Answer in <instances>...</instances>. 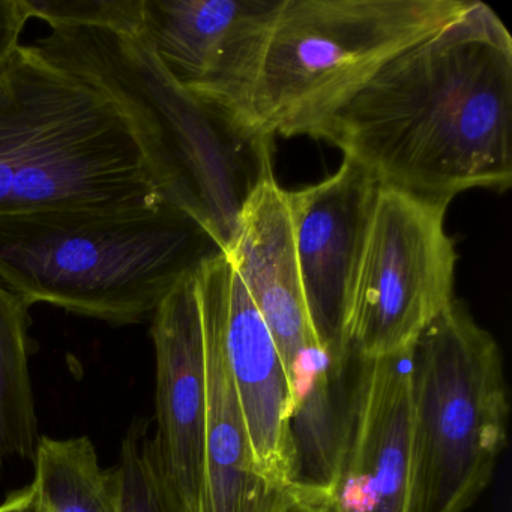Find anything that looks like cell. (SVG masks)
Listing matches in <instances>:
<instances>
[{"label": "cell", "mask_w": 512, "mask_h": 512, "mask_svg": "<svg viewBox=\"0 0 512 512\" xmlns=\"http://www.w3.org/2000/svg\"><path fill=\"white\" fill-rule=\"evenodd\" d=\"M512 38L472 0L451 22L386 62L311 139L377 184L449 205L512 184Z\"/></svg>", "instance_id": "1"}, {"label": "cell", "mask_w": 512, "mask_h": 512, "mask_svg": "<svg viewBox=\"0 0 512 512\" xmlns=\"http://www.w3.org/2000/svg\"><path fill=\"white\" fill-rule=\"evenodd\" d=\"M127 118L161 202L193 218L226 253L245 203L274 178L272 143L164 67L142 28H50L28 44Z\"/></svg>", "instance_id": "2"}, {"label": "cell", "mask_w": 512, "mask_h": 512, "mask_svg": "<svg viewBox=\"0 0 512 512\" xmlns=\"http://www.w3.org/2000/svg\"><path fill=\"white\" fill-rule=\"evenodd\" d=\"M472 0H268L200 92L251 130L313 137L386 62Z\"/></svg>", "instance_id": "3"}, {"label": "cell", "mask_w": 512, "mask_h": 512, "mask_svg": "<svg viewBox=\"0 0 512 512\" xmlns=\"http://www.w3.org/2000/svg\"><path fill=\"white\" fill-rule=\"evenodd\" d=\"M223 253L193 218L158 203L127 211L0 217V284L113 325L152 319L164 299Z\"/></svg>", "instance_id": "4"}, {"label": "cell", "mask_w": 512, "mask_h": 512, "mask_svg": "<svg viewBox=\"0 0 512 512\" xmlns=\"http://www.w3.org/2000/svg\"><path fill=\"white\" fill-rule=\"evenodd\" d=\"M158 203L118 107L20 46L0 70V217Z\"/></svg>", "instance_id": "5"}, {"label": "cell", "mask_w": 512, "mask_h": 512, "mask_svg": "<svg viewBox=\"0 0 512 512\" xmlns=\"http://www.w3.org/2000/svg\"><path fill=\"white\" fill-rule=\"evenodd\" d=\"M410 358L409 512H464L491 481L506 442L502 352L454 299L421 332Z\"/></svg>", "instance_id": "6"}, {"label": "cell", "mask_w": 512, "mask_h": 512, "mask_svg": "<svg viewBox=\"0 0 512 512\" xmlns=\"http://www.w3.org/2000/svg\"><path fill=\"white\" fill-rule=\"evenodd\" d=\"M448 205L377 185L359 260L349 346L374 361L406 352L454 301Z\"/></svg>", "instance_id": "7"}, {"label": "cell", "mask_w": 512, "mask_h": 512, "mask_svg": "<svg viewBox=\"0 0 512 512\" xmlns=\"http://www.w3.org/2000/svg\"><path fill=\"white\" fill-rule=\"evenodd\" d=\"M377 181L344 158L337 172L289 191L299 277L311 328L326 361L349 347L359 260Z\"/></svg>", "instance_id": "8"}, {"label": "cell", "mask_w": 512, "mask_h": 512, "mask_svg": "<svg viewBox=\"0 0 512 512\" xmlns=\"http://www.w3.org/2000/svg\"><path fill=\"white\" fill-rule=\"evenodd\" d=\"M196 283L217 320L256 470L292 490L289 421L296 400L274 338L226 253L208 260L196 272Z\"/></svg>", "instance_id": "9"}, {"label": "cell", "mask_w": 512, "mask_h": 512, "mask_svg": "<svg viewBox=\"0 0 512 512\" xmlns=\"http://www.w3.org/2000/svg\"><path fill=\"white\" fill-rule=\"evenodd\" d=\"M226 254L274 338L298 403L326 359L302 292L289 191L275 178L263 181L245 203Z\"/></svg>", "instance_id": "10"}, {"label": "cell", "mask_w": 512, "mask_h": 512, "mask_svg": "<svg viewBox=\"0 0 512 512\" xmlns=\"http://www.w3.org/2000/svg\"><path fill=\"white\" fill-rule=\"evenodd\" d=\"M155 350V449L167 481L200 512L206 428V356L196 274L182 281L151 319Z\"/></svg>", "instance_id": "11"}, {"label": "cell", "mask_w": 512, "mask_h": 512, "mask_svg": "<svg viewBox=\"0 0 512 512\" xmlns=\"http://www.w3.org/2000/svg\"><path fill=\"white\" fill-rule=\"evenodd\" d=\"M410 349L371 361L358 424L328 497L331 512H409Z\"/></svg>", "instance_id": "12"}, {"label": "cell", "mask_w": 512, "mask_h": 512, "mask_svg": "<svg viewBox=\"0 0 512 512\" xmlns=\"http://www.w3.org/2000/svg\"><path fill=\"white\" fill-rule=\"evenodd\" d=\"M199 301L206 356L205 460L200 512H281L296 493L271 484L257 472L217 320L200 293Z\"/></svg>", "instance_id": "13"}, {"label": "cell", "mask_w": 512, "mask_h": 512, "mask_svg": "<svg viewBox=\"0 0 512 512\" xmlns=\"http://www.w3.org/2000/svg\"><path fill=\"white\" fill-rule=\"evenodd\" d=\"M371 361L347 347L325 361L296 403L289 421V487L328 499L355 433Z\"/></svg>", "instance_id": "14"}, {"label": "cell", "mask_w": 512, "mask_h": 512, "mask_svg": "<svg viewBox=\"0 0 512 512\" xmlns=\"http://www.w3.org/2000/svg\"><path fill=\"white\" fill-rule=\"evenodd\" d=\"M268 0H143V19L164 67L199 94L220 77Z\"/></svg>", "instance_id": "15"}, {"label": "cell", "mask_w": 512, "mask_h": 512, "mask_svg": "<svg viewBox=\"0 0 512 512\" xmlns=\"http://www.w3.org/2000/svg\"><path fill=\"white\" fill-rule=\"evenodd\" d=\"M31 305L0 284V466L31 460L37 449V407L31 380Z\"/></svg>", "instance_id": "16"}, {"label": "cell", "mask_w": 512, "mask_h": 512, "mask_svg": "<svg viewBox=\"0 0 512 512\" xmlns=\"http://www.w3.org/2000/svg\"><path fill=\"white\" fill-rule=\"evenodd\" d=\"M32 463L38 511L119 512L113 470L101 466L88 436H41Z\"/></svg>", "instance_id": "17"}, {"label": "cell", "mask_w": 512, "mask_h": 512, "mask_svg": "<svg viewBox=\"0 0 512 512\" xmlns=\"http://www.w3.org/2000/svg\"><path fill=\"white\" fill-rule=\"evenodd\" d=\"M119 512H190L164 475L148 422L136 419L125 433L113 467Z\"/></svg>", "instance_id": "18"}, {"label": "cell", "mask_w": 512, "mask_h": 512, "mask_svg": "<svg viewBox=\"0 0 512 512\" xmlns=\"http://www.w3.org/2000/svg\"><path fill=\"white\" fill-rule=\"evenodd\" d=\"M29 16L49 28L137 29L145 25L143 0H25Z\"/></svg>", "instance_id": "19"}, {"label": "cell", "mask_w": 512, "mask_h": 512, "mask_svg": "<svg viewBox=\"0 0 512 512\" xmlns=\"http://www.w3.org/2000/svg\"><path fill=\"white\" fill-rule=\"evenodd\" d=\"M29 20L25 0H0V70L22 46L20 37Z\"/></svg>", "instance_id": "20"}, {"label": "cell", "mask_w": 512, "mask_h": 512, "mask_svg": "<svg viewBox=\"0 0 512 512\" xmlns=\"http://www.w3.org/2000/svg\"><path fill=\"white\" fill-rule=\"evenodd\" d=\"M0 512H40L32 485L8 494L4 502L0 503Z\"/></svg>", "instance_id": "21"}, {"label": "cell", "mask_w": 512, "mask_h": 512, "mask_svg": "<svg viewBox=\"0 0 512 512\" xmlns=\"http://www.w3.org/2000/svg\"><path fill=\"white\" fill-rule=\"evenodd\" d=\"M281 512H331V509L325 497L296 494Z\"/></svg>", "instance_id": "22"}]
</instances>
